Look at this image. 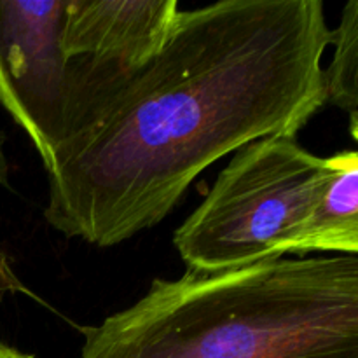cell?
<instances>
[{
    "instance_id": "cell-1",
    "label": "cell",
    "mask_w": 358,
    "mask_h": 358,
    "mask_svg": "<svg viewBox=\"0 0 358 358\" xmlns=\"http://www.w3.org/2000/svg\"><path fill=\"white\" fill-rule=\"evenodd\" d=\"M332 38L322 0H220L180 10L170 37L58 145L44 217L114 247L159 224L210 164L324 107Z\"/></svg>"
},
{
    "instance_id": "cell-2",
    "label": "cell",
    "mask_w": 358,
    "mask_h": 358,
    "mask_svg": "<svg viewBox=\"0 0 358 358\" xmlns=\"http://www.w3.org/2000/svg\"><path fill=\"white\" fill-rule=\"evenodd\" d=\"M83 332L80 358H358V255L187 269Z\"/></svg>"
},
{
    "instance_id": "cell-3",
    "label": "cell",
    "mask_w": 358,
    "mask_h": 358,
    "mask_svg": "<svg viewBox=\"0 0 358 358\" xmlns=\"http://www.w3.org/2000/svg\"><path fill=\"white\" fill-rule=\"evenodd\" d=\"M324 175V157L297 136L271 135L234 150L201 205L175 231L187 269L217 273L280 259Z\"/></svg>"
},
{
    "instance_id": "cell-4",
    "label": "cell",
    "mask_w": 358,
    "mask_h": 358,
    "mask_svg": "<svg viewBox=\"0 0 358 358\" xmlns=\"http://www.w3.org/2000/svg\"><path fill=\"white\" fill-rule=\"evenodd\" d=\"M66 0H0V103L48 168L65 136Z\"/></svg>"
},
{
    "instance_id": "cell-5",
    "label": "cell",
    "mask_w": 358,
    "mask_h": 358,
    "mask_svg": "<svg viewBox=\"0 0 358 358\" xmlns=\"http://www.w3.org/2000/svg\"><path fill=\"white\" fill-rule=\"evenodd\" d=\"M178 13L177 0H66L63 55L128 77L163 48Z\"/></svg>"
},
{
    "instance_id": "cell-6",
    "label": "cell",
    "mask_w": 358,
    "mask_h": 358,
    "mask_svg": "<svg viewBox=\"0 0 358 358\" xmlns=\"http://www.w3.org/2000/svg\"><path fill=\"white\" fill-rule=\"evenodd\" d=\"M336 252L358 254V152L324 157V175L313 203L287 254Z\"/></svg>"
},
{
    "instance_id": "cell-7",
    "label": "cell",
    "mask_w": 358,
    "mask_h": 358,
    "mask_svg": "<svg viewBox=\"0 0 358 358\" xmlns=\"http://www.w3.org/2000/svg\"><path fill=\"white\" fill-rule=\"evenodd\" d=\"M334 58L322 70L324 105L341 108L348 114L350 133L358 138V0H350L341 14V21L332 30Z\"/></svg>"
},
{
    "instance_id": "cell-8",
    "label": "cell",
    "mask_w": 358,
    "mask_h": 358,
    "mask_svg": "<svg viewBox=\"0 0 358 358\" xmlns=\"http://www.w3.org/2000/svg\"><path fill=\"white\" fill-rule=\"evenodd\" d=\"M9 175L10 166L9 159L6 156V135L0 129V185L9 187ZM28 294V289L21 282L20 276L14 273L10 259L6 252L0 248V294Z\"/></svg>"
},
{
    "instance_id": "cell-9",
    "label": "cell",
    "mask_w": 358,
    "mask_h": 358,
    "mask_svg": "<svg viewBox=\"0 0 358 358\" xmlns=\"http://www.w3.org/2000/svg\"><path fill=\"white\" fill-rule=\"evenodd\" d=\"M0 358H35L30 353H23L16 348H10V346L0 343Z\"/></svg>"
}]
</instances>
